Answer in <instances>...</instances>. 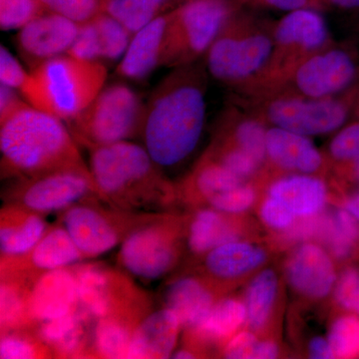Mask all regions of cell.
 <instances>
[{
  "mask_svg": "<svg viewBox=\"0 0 359 359\" xmlns=\"http://www.w3.org/2000/svg\"><path fill=\"white\" fill-rule=\"evenodd\" d=\"M205 74L196 63L174 68L146 101L140 139L165 171L186 162L199 144L207 108Z\"/></svg>",
  "mask_w": 359,
  "mask_h": 359,
  "instance_id": "6da1fadb",
  "label": "cell"
},
{
  "mask_svg": "<svg viewBox=\"0 0 359 359\" xmlns=\"http://www.w3.org/2000/svg\"><path fill=\"white\" fill-rule=\"evenodd\" d=\"M1 179L79 170L91 173L67 125L29 103L0 121Z\"/></svg>",
  "mask_w": 359,
  "mask_h": 359,
  "instance_id": "7a4b0ae2",
  "label": "cell"
},
{
  "mask_svg": "<svg viewBox=\"0 0 359 359\" xmlns=\"http://www.w3.org/2000/svg\"><path fill=\"white\" fill-rule=\"evenodd\" d=\"M89 167L108 204L140 212H174L176 184L143 145L132 141L90 149Z\"/></svg>",
  "mask_w": 359,
  "mask_h": 359,
  "instance_id": "3957f363",
  "label": "cell"
},
{
  "mask_svg": "<svg viewBox=\"0 0 359 359\" xmlns=\"http://www.w3.org/2000/svg\"><path fill=\"white\" fill-rule=\"evenodd\" d=\"M32 80L23 98L33 107L72 121L96 98L107 81L105 65L65 54L29 71Z\"/></svg>",
  "mask_w": 359,
  "mask_h": 359,
  "instance_id": "277c9868",
  "label": "cell"
},
{
  "mask_svg": "<svg viewBox=\"0 0 359 359\" xmlns=\"http://www.w3.org/2000/svg\"><path fill=\"white\" fill-rule=\"evenodd\" d=\"M145 103L125 82L105 85L76 118L67 123L75 140L87 150L140 138Z\"/></svg>",
  "mask_w": 359,
  "mask_h": 359,
  "instance_id": "5b68a950",
  "label": "cell"
},
{
  "mask_svg": "<svg viewBox=\"0 0 359 359\" xmlns=\"http://www.w3.org/2000/svg\"><path fill=\"white\" fill-rule=\"evenodd\" d=\"M162 214L128 211L93 197L60 212L58 222L86 259H91L121 245L134 231Z\"/></svg>",
  "mask_w": 359,
  "mask_h": 359,
  "instance_id": "8992f818",
  "label": "cell"
},
{
  "mask_svg": "<svg viewBox=\"0 0 359 359\" xmlns=\"http://www.w3.org/2000/svg\"><path fill=\"white\" fill-rule=\"evenodd\" d=\"M185 236V218L175 212H163L122 243L118 264L143 282L160 280L178 266Z\"/></svg>",
  "mask_w": 359,
  "mask_h": 359,
  "instance_id": "52a82bcc",
  "label": "cell"
},
{
  "mask_svg": "<svg viewBox=\"0 0 359 359\" xmlns=\"http://www.w3.org/2000/svg\"><path fill=\"white\" fill-rule=\"evenodd\" d=\"M93 197L103 200L92 173L79 170H61L28 178L7 180L1 191L4 203L23 205L43 216L59 215L73 205Z\"/></svg>",
  "mask_w": 359,
  "mask_h": 359,
  "instance_id": "ba28073f",
  "label": "cell"
},
{
  "mask_svg": "<svg viewBox=\"0 0 359 359\" xmlns=\"http://www.w3.org/2000/svg\"><path fill=\"white\" fill-rule=\"evenodd\" d=\"M76 275L79 308L95 320L154 308L150 295L121 268L93 262L73 266Z\"/></svg>",
  "mask_w": 359,
  "mask_h": 359,
  "instance_id": "9c48e42d",
  "label": "cell"
},
{
  "mask_svg": "<svg viewBox=\"0 0 359 359\" xmlns=\"http://www.w3.org/2000/svg\"><path fill=\"white\" fill-rule=\"evenodd\" d=\"M231 18V7L226 0H188L172 11L168 67L196 63L207 54Z\"/></svg>",
  "mask_w": 359,
  "mask_h": 359,
  "instance_id": "30bf717a",
  "label": "cell"
},
{
  "mask_svg": "<svg viewBox=\"0 0 359 359\" xmlns=\"http://www.w3.org/2000/svg\"><path fill=\"white\" fill-rule=\"evenodd\" d=\"M275 52V41L261 32L245 33L229 20L205 54V68L223 83H237L259 73Z\"/></svg>",
  "mask_w": 359,
  "mask_h": 359,
  "instance_id": "8fae6325",
  "label": "cell"
},
{
  "mask_svg": "<svg viewBox=\"0 0 359 359\" xmlns=\"http://www.w3.org/2000/svg\"><path fill=\"white\" fill-rule=\"evenodd\" d=\"M83 261L86 257L65 226L57 221L49 226L37 244L25 254L0 257V278H20L34 283L42 273Z\"/></svg>",
  "mask_w": 359,
  "mask_h": 359,
  "instance_id": "7c38bea8",
  "label": "cell"
},
{
  "mask_svg": "<svg viewBox=\"0 0 359 359\" xmlns=\"http://www.w3.org/2000/svg\"><path fill=\"white\" fill-rule=\"evenodd\" d=\"M266 116L273 126L311 137L332 133L342 127L348 108L332 97H283L269 104Z\"/></svg>",
  "mask_w": 359,
  "mask_h": 359,
  "instance_id": "4fadbf2b",
  "label": "cell"
},
{
  "mask_svg": "<svg viewBox=\"0 0 359 359\" xmlns=\"http://www.w3.org/2000/svg\"><path fill=\"white\" fill-rule=\"evenodd\" d=\"M79 25L48 11L23 26L16 35L15 43L29 71L49 59L67 54L76 39Z\"/></svg>",
  "mask_w": 359,
  "mask_h": 359,
  "instance_id": "5bb4252c",
  "label": "cell"
},
{
  "mask_svg": "<svg viewBox=\"0 0 359 359\" xmlns=\"http://www.w3.org/2000/svg\"><path fill=\"white\" fill-rule=\"evenodd\" d=\"M292 75L302 96L330 98L351 84L355 78L356 66L346 51L323 49L302 59Z\"/></svg>",
  "mask_w": 359,
  "mask_h": 359,
  "instance_id": "9a60e30c",
  "label": "cell"
},
{
  "mask_svg": "<svg viewBox=\"0 0 359 359\" xmlns=\"http://www.w3.org/2000/svg\"><path fill=\"white\" fill-rule=\"evenodd\" d=\"M172 13L164 14L135 33L118 62L116 74L126 81L142 82L169 65Z\"/></svg>",
  "mask_w": 359,
  "mask_h": 359,
  "instance_id": "2e32d148",
  "label": "cell"
},
{
  "mask_svg": "<svg viewBox=\"0 0 359 359\" xmlns=\"http://www.w3.org/2000/svg\"><path fill=\"white\" fill-rule=\"evenodd\" d=\"M334 257L323 245L304 242L285 263V278L292 289L308 299H320L334 292L337 280Z\"/></svg>",
  "mask_w": 359,
  "mask_h": 359,
  "instance_id": "e0dca14e",
  "label": "cell"
},
{
  "mask_svg": "<svg viewBox=\"0 0 359 359\" xmlns=\"http://www.w3.org/2000/svg\"><path fill=\"white\" fill-rule=\"evenodd\" d=\"M133 34L109 14L100 11L79 25L76 39L68 55L91 62H119L126 53Z\"/></svg>",
  "mask_w": 359,
  "mask_h": 359,
  "instance_id": "ac0fdd59",
  "label": "cell"
},
{
  "mask_svg": "<svg viewBox=\"0 0 359 359\" xmlns=\"http://www.w3.org/2000/svg\"><path fill=\"white\" fill-rule=\"evenodd\" d=\"M78 309L79 295L73 266L47 271L33 283L29 311L35 325L67 316Z\"/></svg>",
  "mask_w": 359,
  "mask_h": 359,
  "instance_id": "d6986e66",
  "label": "cell"
},
{
  "mask_svg": "<svg viewBox=\"0 0 359 359\" xmlns=\"http://www.w3.org/2000/svg\"><path fill=\"white\" fill-rule=\"evenodd\" d=\"M96 320L79 308L67 316L40 323L35 330L54 358H95L93 334Z\"/></svg>",
  "mask_w": 359,
  "mask_h": 359,
  "instance_id": "ffe728a7",
  "label": "cell"
},
{
  "mask_svg": "<svg viewBox=\"0 0 359 359\" xmlns=\"http://www.w3.org/2000/svg\"><path fill=\"white\" fill-rule=\"evenodd\" d=\"M217 302L214 283L196 276H178L168 282L161 292L163 308L178 316L185 332L197 327Z\"/></svg>",
  "mask_w": 359,
  "mask_h": 359,
  "instance_id": "44dd1931",
  "label": "cell"
},
{
  "mask_svg": "<svg viewBox=\"0 0 359 359\" xmlns=\"http://www.w3.org/2000/svg\"><path fill=\"white\" fill-rule=\"evenodd\" d=\"M330 39L327 23L314 8L290 11L278 21L273 32L275 48L308 57L323 50Z\"/></svg>",
  "mask_w": 359,
  "mask_h": 359,
  "instance_id": "7402d4cb",
  "label": "cell"
},
{
  "mask_svg": "<svg viewBox=\"0 0 359 359\" xmlns=\"http://www.w3.org/2000/svg\"><path fill=\"white\" fill-rule=\"evenodd\" d=\"M181 323L169 309H153L139 323L132 337L127 358H172L178 346Z\"/></svg>",
  "mask_w": 359,
  "mask_h": 359,
  "instance_id": "603a6c76",
  "label": "cell"
},
{
  "mask_svg": "<svg viewBox=\"0 0 359 359\" xmlns=\"http://www.w3.org/2000/svg\"><path fill=\"white\" fill-rule=\"evenodd\" d=\"M45 216L23 205L4 203L0 210L1 257H16L32 249L49 228Z\"/></svg>",
  "mask_w": 359,
  "mask_h": 359,
  "instance_id": "cb8c5ba5",
  "label": "cell"
},
{
  "mask_svg": "<svg viewBox=\"0 0 359 359\" xmlns=\"http://www.w3.org/2000/svg\"><path fill=\"white\" fill-rule=\"evenodd\" d=\"M266 157L276 166L297 174L313 175L323 164L309 137L276 126L266 132Z\"/></svg>",
  "mask_w": 359,
  "mask_h": 359,
  "instance_id": "d4e9b609",
  "label": "cell"
},
{
  "mask_svg": "<svg viewBox=\"0 0 359 359\" xmlns=\"http://www.w3.org/2000/svg\"><path fill=\"white\" fill-rule=\"evenodd\" d=\"M245 321L247 309L245 302L231 297L219 299L197 327L185 332L186 346L202 354V348L224 346L231 337L240 332Z\"/></svg>",
  "mask_w": 359,
  "mask_h": 359,
  "instance_id": "484cf974",
  "label": "cell"
},
{
  "mask_svg": "<svg viewBox=\"0 0 359 359\" xmlns=\"http://www.w3.org/2000/svg\"><path fill=\"white\" fill-rule=\"evenodd\" d=\"M269 196L282 202L295 219H306L323 212L327 201L325 182L311 174L294 173L276 180Z\"/></svg>",
  "mask_w": 359,
  "mask_h": 359,
  "instance_id": "4316f807",
  "label": "cell"
},
{
  "mask_svg": "<svg viewBox=\"0 0 359 359\" xmlns=\"http://www.w3.org/2000/svg\"><path fill=\"white\" fill-rule=\"evenodd\" d=\"M204 269L211 282H228L263 266L266 250L244 241L236 240L215 248L205 255Z\"/></svg>",
  "mask_w": 359,
  "mask_h": 359,
  "instance_id": "83f0119b",
  "label": "cell"
},
{
  "mask_svg": "<svg viewBox=\"0 0 359 359\" xmlns=\"http://www.w3.org/2000/svg\"><path fill=\"white\" fill-rule=\"evenodd\" d=\"M231 216L214 208L205 207L185 218L186 245L189 250L195 256L204 257L224 243L240 240Z\"/></svg>",
  "mask_w": 359,
  "mask_h": 359,
  "instance_id": "f1b7e54d",
  "label": "cell"
},
{
  "mask_svg": "<svg viewBox=\"0 0 359 359\" xmlns=\"http://www.w3.org/2000/svg\"><path fill=\"white\" fill-rule=\"evenodd\" d=\"M153 309H135L97 320L93 334L95 358H127L135 330Z\"/></svg>",
  "mask_w": 359,
  "mask_h": 359,
  "instance_id": "f546056e",
  "label": "cell"
},
{
  "mask_svg": "<svg viewBox=\"0 0 359 359\" xmlns=\"http://www.w3.org/2000/svg\"><path fill=\"white\" fill-rule=\"evenodd\" d=\"M313 241L337 261L351 259L359 250V222L344 207L316 217Z\"/></svg>",
  "mask_w": 359,
  "mask_h": 359,
  "instance_id": "4dcf8cb0",
  "label": "cell"
},
{
  "mask_svg": "<svg viewBox=\"0 0 359 359\" xmlns=\"http://www.w3.org/2000/svg\"><path fill=\"white\" fill-rule=\"evenodd\" d=\"M32 285L20 278H0V332L36 327L29 311Z\"/></svg>",
  "mask_w": 359,
  "mask_h": 359,
  "instance_id": "1f68e13d",
  "label": "cell"
},
{
  "mask_svg": "<svg viewBox=\"0 0 359 359\" xmlns=\"http://www.w3.org/2000/svg\"><path fill=\"white\" fill-rule=\"evenodd\" d=\"M278 290V276L273 269H264L252 278L245 299L247 323L252 330H261L268 323Z\"/></svg>",
  "mask_w": 359,
  "mask_h": 359,
  "instance_id": "d6a6232c",
  "label": "cell"
},
{
  "mask_svg": "<svg viewBox=\"0 0 359 359\" xmlns=\"http://www.w3.org/2000/svg\"><path fill=\"white\" fill-rule=\"evenodd\" d=\"M171 0H105L101 11L109 14L132 34L138 32L159 16Z\"/></svg>",
  "mask_w": 359,
  "mask_h": 359,
  "instance_id": "836d02e7",
  "label": "cell"
},
{
  "mask_svg": "<svg viewBox=\"0 0 359 359\" xmlns=\"http://www.w3.org/2000/svg\"><path fill=\"white\" fill-rule=\"evenodd\" d=\"M0 358H54L52 351L40 339L35 327L18 328L0 332Z\"/></svg>",
  "mask_w": 359,
  "mask_h": 359,
  "instance_id": "e575fe53",
  "label": "cell"
},
{
  "mask_svg": "<svg viewBox=\"0 0 359 359\" xmlns=\"http://www.w3.org/2000/svg\"><path fill=\"white\" fill-rule=\"evenodd\" d=\"M330 154L351 181L359 184V122L347 125L335 135L330 144Z\"/></svg>",
  "mask_w": 359,
  "mask_h": 359,
  "instance_id": "d590c367",
  "label": "cell"
},
{
  "mask_svg": "<svg viewBox=\"0 0 359 359\" xmlns=\"http://www.w3.org/2000/svg\"><path fill=\"white\" fill-rule=\"evenodd\" d=\"M327 339L335 358H359V316L351 313L339 316L332 323Z\"/></svg>",
  "mask_w": 359,
  "mask_h": 359,
  "instance_id": "8d00e7d4",
  "label": "cell"
},
{
  "mask_svg": "<svg viewBox=\"0 0 359 359\" xmlns=\"http://www.w3.org/2000/svg\"><path fill=\"white\" fill-rule=\"evenodd\" d=\"M44 11L39 0H0V28L21 29Z\"/></svg>",
  "mask_w": 359,
  "mask_h": 359,
  "instance_id": "74e56055",
  "label": "cell"
},
{
  "mask_svg": "<svg viewBox=\"0 0 359 359\" xmlns=\"http://www.w3.org/2000/svg\"><path fill=\"white\" fill-rule=\"evenodd\" d=\"M266 132L261 122L245 120L238 123L233 133V145L252 156L259 163L266 157Z\"/></svg>",
  "mask_w": 359,
  "mask_h": 359,
  "instance_id": "f35d334b",
  "label": "cell"
},
{
  "mask_svg": "<svg viewBox=\"0 0 359 359\" xmlns=\"http://www.w3.org/2000/svg\"><path fill=\"white\" fill-rule=\"evenodd\" d=\"M45 11L59 14L78 25L87 22L102 8L100 0H39Z\"/></svg>",
  "mask_w": 359,
  "mask_h": 359,
  "instance_id": "ab89813d",
  "label": "cell"
},
{
  "mask_svg": "<svg viewBox=\"0 0 359 359\" xmlns=\"http://www.w3.org/2000/svg\"><path fill=\"white\" fill-rule=\"evenodd\" d=\"M256 197V192L252 187L242 184L228 192L216 196L207 205L233 216L248 211L254 205Z\"/></svg>",
  "mask_w": 359,
  "mask_h": 359,
  "instance_id": "60d3db41",
  "label": "cell"
},
{
  "mask_svg": "<svg viewBox=\"0 0 359 359\" xmlns=\"http://www.w3.org/2000/svg\"><path fill=\"white\" fill-rule=\"evenodd\" d=\"M340 308L359 316V268L349 266L337 276L334 289Z\"/></svg>",
  "mask_w": 359,
  "mask_h": 359,
  "instance_id": "b9f144b4",
  "label": "cell"
},
{
  "mask_svg": "<svg viewBox=\"0 0 359 359\" xmlns=\"http://www.w3.org/2000/svg\"><path fill=\"white\" fill-rule=\"evenodd\" d=\"M211 157L219 161L231 173L245 181L256 173L259 163L237 146H224Z\"/></svg>",
  "mask_w": 359,
  "mask_h": 359,
  "instance_id": "7bdbcfd3",
  "label": "cell"
},
{
  "mask_svg": "<svg viewBox=\"0 0 359 359\" xmlns=\"http://www.w3.org/2000/svg\"><path fill=\"white\" fill-rule=\"evenodd\" d=\"M32 80L18 58L4 45L0 46V84L18 90L22 95Z\"/></svg>",
  "mask_w": 359,
  "mask_h": 359,
  "instance_id": "ee69618b",
  "label": "cell"
},
{
  "mask_svg": "<svg viewBox=\"0 0 359 359\" xmlns=\"http://www.w3.org/2000/svg\"><path fill=\"white\" fill-rule=\"evenodd\" d=\"M262 221L273 230L285 231L297 221L290 210L276 198L269 196L262 204Z\"/></svg>",
  "mask_w": 359,
  "mask_h": 359,
  "instance_id": "f6af8a7d",
  "label": "cell"
},
{
  "mask_svg": "<svg viewBox=\"0 0 359 359\" xmlns=\"http://www.w3.org/2000/svg\"><path fill=\"white\" fill-rule=\"evenodd\" d=\"M257 340L250 332H238L223 347L224 358L230 359H254Z\"/></svg>",
  "mask_w": 359,
  "mask_h": 359,
  "instance_id": "bcb514c9",
  "label": "cell"
},
{
  "mask_svg": "<svg viewBox=\"0 0 359 359\" xmlns=\"http://www.w3.org/2000/svg\"><path fill=\"white\" fill-rule=\"evenodd\" d=\"M18 90L0 84V121L28 103L18 95Z\"/></svg>",
  "mask_w": 359,
  "mask_h": 359,
  "instance_id": "7dc6e473",
  "label": "cell"
},
{
  "mask_svg": "<svg viewBox=\"0 0 359 359\" xmlns=\"http://www.w3.org/2000/svg\"><path fill=\"white\" fill-rule=\"evenodd\" d=\"M309 355L314 359L335 358L330 340L320 337H314L309 341Z\"/></svg>",
  "mask_w": 359,
  "mask_h": 359,
  "instance_id": "c3c4849f",
  "label": "cell"
},
{
  "mask_svg": "<svg viewBox=\"0 0 359 359\" xmlns=\"http://www.w3.org/2000/svg\"><path fill=\"white\" fill-rule=\"evenodd\" d=\"M262 1L271 8L290 13L297 9L313 8L318 0H262Z\"/></svg>",
  "mask_w": 359,
  "mask_h": 359,
  "instance_id": "681fc988",
  "label": "cell"
},
{
  "mask_svg": "<svg viewBox=\"0 0 359 359\" xmlns=\"http://www.w3.org/2000/svg\"><path fill=\"white\" fill-rule=\"evenodd\" d=\"M278 347L271 340L257 342L254 359H273L278 358Z\"/></svg>",
  "mask_w": 359,
  "mask_h": 359,
  "instance_id": "f907efd6",
  "label": "cell"
},
{
  "mask_svg": "<svg viewBox=\"0 0 359 359\" xmlns=\"http://www.w3.org/2000/svg\"><path fill=\"white\" fill-rule=\"evenodd\" d=\"M344 208L359 222V191L346 201Z\"/></svg>",
  "mask_w": 359,
  "mask_h": 359,
  "instance_id": "816d5d0a",
  "label": "cell"
},
{
  "mask_svg": "<svg viewBox=\"0 0 359 359\" xmlns=\"http://www.w3.org/2000/svg\"><path fill=\"white\" fill-rule=\"evenodd\" d=\"M330 6L340 9L359 8V0H325Z\"/></svg>",
  "mask_w": 359,
  "mask_h": 359,
  "instance_id": "f5cc1de1",
  "label": "cell"
}]
</instances>
